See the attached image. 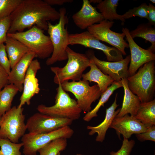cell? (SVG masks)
<instances>
[{"mask_svg":"<svg viewBox=\"0 0 155 155\" xmlns=\"http://www.w3.org/2000/svg\"><path fill=\"white\" fill-rule=\"evenodd\" d=\"M135 144V142L133 140H129L123 137L121 148L117 152H111L110 155H130Z\"/></svg>","mask_w":155,"mask_h":155,"instance_id":"cell-32","label":"cell"},{"mask_svg":"<svg viewBox=\"0 0 155 155\" xmlns=\"http://www.w3.org/2000/svg\"><path fill=\"white\" fill-rule=\"evenodd\" d=\"M67 145V139L61 138L54 140L38 150L40 155H57L65 149Z\"/></svg>","mask_w":155,"mask_h":155,"instance_id":"cell-28","label":"cell"},{"mask_svg":"<svg viewBox=\"0 0 155 155\" xmlns=\"http://www.w3.org/2000/svg\"><path fill=\"white\" fill-rule=\"evenodd\" d=\"M122 16L125 20L135 16L147 19L148 5L145 3H142L137 7L129 9Z\"/></svg>","mask_w":155,"mask_h":155,"instance_id":"cell-31","label":"cell"},{"mask_svg":"<svg viewBox=\"0 0 155 155\" xmlns=\"http://www.w3.org/2000/svg\"><path fill=\"white\" fill-rule=\"evenodd\" d=\"M56 91L55 104L50 106L39 105L37 108L38 111L42 113L73 121L79 119L82 111L76 101L63 90L61 84H58Z\"/></svg>","mask_w":155,"mask_h":155,"instance_id":"cell-6","label":"cell"},{"mask_svg":"<svg viewBox=\"0 0 155 155\" xmlns=\"http://www.w3.org/2000/svg\"><path fill=\"white\" fill-rule=\"evenodd\" d=\"M76 155H83V154H76Z\"/></svg>","mask_w":155,"mask_h":155,"instance_id":"cell-42","label":"cell"},{"mask_svg":"<svg viewBox=\"0 0 155 155\" xmlns=\"http://www.w3.org/2000/svg\"><path fill=\"white\" fill-rule=\"evenodd\" d=\"M135 117L147 128L155 125V100L141 103Z\"/></svg>","mask_w":155,"mask_h":155,"instance_id":"cell-23","label":"cell"},{"mask_svg":"<svg viewBox=\"0 0 155 155\" xmlns=\"http://www.w3.org/2000/svg\"><path fill=\"white\" fill-rule=\"evenodd\" d=\"M149 23L151 26L155 25V7L152 4L148 5V18Z\"/></svg>","mask_w":155,"mask_h":155,"instance_id":"cell-36","label":"cell"},{"mask_svg":"<svg viewBox=\"0 0 155 155\" xmlns=\"http://www.w3.org/2000/svg\"><path fill=\"white\" fill-rule=\"evenodd\" d=\"M22 142L13 143L7 139L0 138V147L3 155H22L20 150Z\"/></svg>","mask_w":155,"mask_h":155,"instance_id":"cell-29","label":"cell"},{"mask_svg":"<svg viewBox=\"0 0 155 155\" xmlns=\"http://www.w3.org/2000/svg\"><path fill=\"white\" fill-rule=\"evenodd\" d=\"M75 44L101 51L108 61H117L123 59L119 51L114 47H110L102 43L88 31L69 34V45Z\"/></svg>","mask_w":155,"mask_h":155,"instance_id":"cell-12","label":"cell"},{"mask_svg":"<svg viewBox=\"0 0 155 155\" xmlns=\"http://www.w3.org/2000/svg\"><path fill=\"white\" fill-rule=\"evenodd\" d=\"M135 135L137 138L140 141L149 140L155 142V126L148 127L146 131Z\"/></svg>","mask_w":155,"mask_h":155,"instance_id":"cell-35","label":"cell"},{"mask_svg":"<svg viewBox=\"0 0 155 155\" xmlns=\"http://www.w3.org/2000/svg\"><path fill=\"white\" fill-rule=\"evenodd\" d=\"M24 108L14 106L1 116L0 121V138L13 143L25 134L27 129Z\"/></svg>","mask_w":155,"mask_h":155,"instance_id":"cell-7","label":"cell"},{"mask_svg":"<svg viewBox=\"0 0 155 155\" xmlns=\"http://www.w3.org/2000/svg\"><path fill=\"white\" fill-rule=\"evenodd\" d=\"M73 121L37 113L28 119L26 124L29 133L34 134L48 133L71 124Z\"/></svg>","mask_w":155,"mask_h":155,"instance_id":"cell-10","label":"cell"},{"mask_svg":"<svg viewBox=\"0 0 155 155\" xmlns=\"http://www.w3.org/2000/svg\"><path fill=\"white\" fill-rule=\"evenodd\" d=\"M22 0H0V19L10 16Z\"/></svg>","mask_w":155,"mask_h":155,"instance_id":"cell-30","label":"cell"},{"mask_svg":"<svg viewBox=\"0 0 155 155\" xmlns=\"http://www.w3.org/2000/svg\"><path fill=\"white\" fill-rule=\"evenodd\" d=\"M60 153H61V152L57 154V155H60Z\"/></svg>","mask_w":155,"mask_h":155,"instance_id":"cell-43","label":"cell"},{"mask_svg":"<svg viewBox=\"0 0 155 155\" xmlns=\"http://www.w3.org/2000/svg\"><path fill=\"white\" fill-rule=\"evenodd\" d=\"M154 155H155V154H154Z\"/></svg>","mask_w":155,"mask_h":155,"instance_id":"cell-45","label":"cell"},{"mask_svg":"<svg viewBox=\"0 0 155 155\" xmlns=\"http://www.w3.org/2000/svg\"><path fill=\"white\" fill-rule=\"evenodd\" d=\"M0 155H3L2 152L0 150Z\"/></svg>","mask_w":155,"mask_h":155,"instance_id":"cell-41","label":"cell"},{"mask_svg":"<svg viewBox=\"0 0 155 155\" xmlns=\"http://www.w3.org/2000/svg\"><path fill=\"white\" fill-rule=\"evenodd\" d=\"M60 14L54 8L42 0H22L10 16L11 25L7 33L23 32L36 26L47 30L48 22L59 20Z\"/></svg>","mask_w":155,"mask_h":155,"instance_id":"cell-1","label":"cell"},{"mask_svg":"<svg viewBox=\"0 0 155 155\" xmlns=\"http://www.w3.org/2000/svg\"><path fill=\"white\" fill-rule=\"evenodd\" d=\"M59 12L60 17L57 23L53 25L48 22L47 30L53 46V51L51 56L46 60V64L47 65L67 59L66 49L69 45V34L65 26L69 20L65 7L61 8Z\"/></svg>","mask_w":155,"mask_h":155,"instance_id":"cell-2","label":"cell"},{"mask_svg":"<svg viewBox=\"0 0 155 155\" xmlns=\"http://www.w3.org/2000/svg\"><path fill=\"white\" fill-rule=\"evenodd\" d=\"M10 25V16L0 19V45L5 42Z\"/></svg>","mask_w":155,"mask_h":155,"instance_id":"cell-33","label":"cell"},{"mask_svg":"<svg viewBox=\"0 0 155 155\" xmlns=\"http://www.w3.org/2000/svg\"><path fill=\"white\" fill-rule=\"evenodd\" d=\"M41 68L40 63L37 59L32 61L25 77L23 92L20 99V102L18 107L22 108L26 104L29 105L32 98L39 92L40 88L38 81L36 76L37 72Z\"/></svg>","mask_w":155,"mask_h":155,"instance_id":"cell-15","label":"cell"},{"mask_svg":"<svg viewBox=\"0 0 155 155\" xmlns=\"http://www.w3.org/2000/svg\"><path fill=\"white\" fill-rule=\"evenodd\" d=\"M0 65L5 69L9 74L11 69L6 51L5 45L4 44L0 45Z\"/></svg>","mask_w":155,"mask_h":155,"instance_id":"cell-34","label":"cell"},{"mask_svg":"<svg viewBox=\"0 0 155 155\" xmlns=\"http://www.w3.org/2000/svg\"><path fill=\"white\" fill-rule=\"evenodd\" d=\"M154 61L145 64L137 73L127 78L129 88L137 96L142 103L154 99L155 91Z\"/></svg>","mask_w":155,"mask_h":155,"instance_id":"cell-3","label":"cell"},{"mask_svg":"<svg viewBox=\"0 0 155 155\" xmlns=\"http://www.w3.org/2000/svg\"><path fill=\"white\" fill-rule=\"evenodd\" d=\"M1 116H0V121L1 118Z\"/></svg>","mask_w":155,"mask_h":155,"instance_id":"cell-44","label":"cell"},{"mask_svg":"<svg viewBox=\"0 0 155 155\" xmlns=\"http://www.w3.org/2000/svg\"><path fill=\"white\" fill-rule=\"evenodd\" d=\"M114 22L103 20L89 27L87 31L100 41L109 44L119 51L123 55H126L125 49L129 48V45L124 39L125 35L123 33L116 32L111 30Z\"/></svg>","mask_w":155,"mask_h":155,"instance_id":"cell-11","label":"cell"},{"mask_svg":"<svg viewBox=\"0 0 155 155\" xmlns=\"http://www.w3.org/2000/svg\"><path fill=\"white\" fill-rule=\"evenodd\" d=\"M128 42L130 51V64L128 68L129 77L134 75L137 70L145 64L155 60V54L149 49H144L138 45L131 36L129 30L123 28Z\"/></svg>","mask_w":155,"mask_h":155,"instance_id":"cell-13","label":"cell"},{"mask_svg":"<svg viewBox=\"0 0 155 155\" xmlns=\"http://www.w3.org/2000/svg\"><path fill=\"white\" fill-rule=\"evenodd\" d=\"M86 55L104 74L110 76L114 81H120L122 78H127L129 77L128 65L130 62V55L120 61L111 62L100 60L92 51H89Z\"/></svg>","mask_w":155,"mask_h":155,"instance_id":"cell-14","label":"cell"},{"mask_svg":"<svg viewBox=\"0 0 155 155\" xmlns=\"http://www.w3.org/2000/svg\"><path fill=\"white\" fill-rule=\"evenodd\" d=\"M8 84H9L8 74L5 69L0 65V91Z\"/></svg>","mask_w":155,"mask_h":155,"instance_id":"cell-37","label":"cell"},{"mask_svg":"<svg viewBox=\"0 0 155 155\" xmlns=\"http://www.w3.org/2000/svg\"><path fill=\"white\" fill-rule=\"evenodd\" d=\"M121 81L124 90V95L121 108L116 117H121L129 113L136 115L141 103L139 98L129 90L127 78H122Z\"/></svg>","mask_w":155,"mask_h":155,"instance_id":"cell-20","label":"cell"},{"mask_svg":"<svg viewBox=\"0 0 155 155\" xmlns=\"http://www.w3.org/2000/svg\"><path fill=\"white\" fill-rule=\"evenodd\" d=\"M19 90L13 84H8L0 91V116L11 108L13 99Z\"/></svg>","mask_w":155,"mask_h":155,"instance_id":"cell-27","label":"cell"},{"mask_svg":"<svg viewBox=\"0 0 155 155\" xmlns=\"http://www.w3.org/2000/svg\"><path fill=\"white\" fill-rule=\"evenodd\" d=\"M63 90L73 94L82 111L88 113L92 109V104L99 99L102 94L97 84L89 85L87 81L65 82L61 84Z\"/></svg>","mask_w":155,"mask_h":155,"instance_id":"cell-9","label":"cell"},{"mask_svg":"<svg viewBox=\"0 0 155 155\" xmlns=\"http://www.w3.org/2000/svg\"><path fill=\"white\" fill-rule=\"evenodd\" d=\"M43 31L34 26L26 31L7 33V36L21 42L34 53L36 57L44 59L50 57L53 47L49 36L45 35Z\"/></svg>","mask_w":155,"mask_h":155,"instance_id":"cell-5","label":"cell"},{"mask_svg":"<svg viewBox=\"0 0 155 155\" xmlns=\"http://www.w3.org/2000/svg\"><path fill=\"white\" fill-rule=\"evenodd\" d=\"M75 25L84 30L104 20L102 15L88 0H83L81 9L72 16Z\"/></svg>","mask_w":155,"mask_h":155,"instance_id":"cell-17","label":"cell"},{"mask_svg":"<svg viewBox=\"0 0 155 155\" xmlns=\"http://www.w3.org/2000/svg\"><path fill=\"white\" fill-rule=\"evenodd\" d=\"M90 59V71L82 75V79L97 84L101 92L103 93L114 81L109 76L104 74L96 66L93 61Z\"/></svg>","mask_w":155,"mask_h":155,"instance_id":"cell-21","label":"cell"},{"mask_svg":"<svg viewBox=\"0 0 155 155\" xmlns=\"http://www.w3.org/2000/svg\"><path fill=\"white\" fill-rule=\"evenodd\" d=\"M150 1H151L152 3H155V1L154 0H150Z\"/></svg>","mask_w":155,"mask_h":155,"instance_id":"cell-40","label":"cell"},{"mask_svg":"<svg viewBox=\"0 0 155 155\" xmlns=\"http://www.w3.org/2000/svg\"><path fill=\"white\" fill-rule=\"evenodd\" d=\"M5 43L6 51L11 69L30 51L21 42L10 37L7 36Z\"/></svg>","mask_w":155,"mask_h":155,"instance_id":"cell-22","label":"cell"},{"mask_svg":"<svg viewBox=\"0 0 155 155\" xmlns=\"http://www.w3.org/2000/svg\"><path fill=\"white\" fill-rule=\"evenodd\" d=\"M102 0H90L89 1V2L91 3H98V4L100 3Z\"/></svg>","mask_w":155,"mask_h":155,"instance_id":"cell-39","label":"cell"},{"mask_svg":"<svg viewBox=\"0 0 155 155\" xmlns=\"http://www.w3.org/2000/svg\"><path fill=\"white\" fill-rule=\"evenodd\" d=\"M122 87L121 81H114L106 90L102 94L99 102L95 107L85 115L83 118L84 120L86 122H89L93 118L97 117V113L100 108L102 106H104V104L108 100L114 92L116 89Z\"/></svg>","mask_w":155,"mask_h":155,"instance_id":"cell-26","label":"cell"},{"mask_svg":"<svg viewBox=\"0 0 155 155\" xmlns=\"http://www.w3.org/2000/svg\"><path fill=\"white\" fill-rule=\"evenodd\" d=\"M46 3L51 6L53 5H61L66 3H71L73 0H44Z\"/></svg>","mask_w":155,"mask_h":155,"instance_id":"cell-38","label":"cell"},{"mask_svg":"<svg viewBox=\"0 0 155 155\" xmlns=\"http://www.w3.org/2000/svg\"><path fill=\"white\" fill-rule=\"evenodd\" d=\"M73 133V129L66 126L46 133L25 134L21 140L23 144V153L24 155H37L39 149L51 141L61 138H70Z\"/></svg>","mask_w":155,"mask_h":155,"instance_id":"cell-8","label":"cell"},{"mask_svg":"<svg viewBox=\"0 0 155 155\" xmlns=\"http://www.w3.org/2000/svg\"><path fill=\"white\" fill-rule=\"evenodd\" d=\"M110 128L114 129L119 137L122 134L123 137L128 139L133 134L146 131L147 128L134 117L127 114L121 117H116Z\"/></svg>","mask_w":155,"mask_h":155,"instance_id":"cell-16","label":"cell"},{"mask_svg":"<svg viewBox=\"0 0 155 155\" xmlns=\"http://www.w3.org/2000/svg\"><path fill=\"white\" fill-rule=\"evenodd\" d=\"M117 95L118 94L116 93L113 103L110 107L106 108L105 117L103 121L97 126L87 127V129L90 130L88 133L90 135H92L96 133L97 134L95 139L97 142H102L104 141L107 130L110 128L113 120L120 111L121 108L115 111L119 105L117 103Z\"/></svg>","mask_w":155,"mask_h":155,"instance_id":"cell-19","label":"cell"},{"mask_svg":"<svg viewBox=\"0 0 155 155\" xmlns=\"http://www.w3.org/2000/svg\"><path fill=\"white\" fill-rule=\"evenodd\" d=\"M66 51L68 61L65 66L50 68L55 75L54 82L58 85L69 80H81L83 72L90 66V59L86 54L76 52L68 46Z\"/></svg>","mask_w":155,"mask_h":155,"instance_id":"cell-4","label":"cell"},{"mask_svg":"<svg viewBox=\"0 0 155 155\" xmlns=\"http://www.w3.org/2000/svg\"><path fill=\"white\" fill-rule=\"evenodd\" d=\"M119 0H105L98 4L96 8L98 9L104 20L110 21L114 20H121L122 22L125 20L122 15L118 14L116 9L118 5Z\"/></svg>","mask_w":155,"mask_h":155,"instance_id":"cell-24","label":"cell"},{"mask_svg":"<svg viewBox=\"0 0 155 155\" xmlns=\"http://www.w3.org/2000/svg\"><path fill=\"white\" fill-rule=\"evenodd\" d=\"M130 35L133 39L138 37L150 42L151 46L148 48L153 53L155 51V28L149 23L139 24L135 30L129 31Z\"/></svg>","mask_w":155,"mask_h":155,"instance_id":"cell-25","label":"cell"},{"mask_svg":"<svg viewBox=\"0 0 155 155\" xmlns=\"http://www.w3.org/2000/svg\"><path fill=\"white\" fill-rule=\"evenodd\" d=\"M36 57L35 54L29 51L11 69L8 74L9 84L14 85L19 91L23 90V84L28 68L33 59Z\"/></svg>","mask_w":155,"mask_h":155,"instance_id":"cell-18","label":"cell"}]
</instances>
